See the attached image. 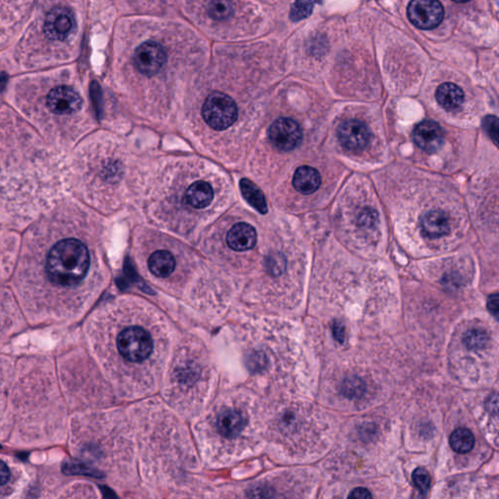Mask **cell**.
I'll return each mask as SVG.
<instances>
[{"label":"cell","instance_id":"28","mask_svg":"<svg viewBox=\"0 0 499 499\" xmlns=\"http://www.w3.org/2000/svg\"><path fill=\"white\" fill-rule=\"evenodd\" d=\"M269 269L270 274L275 275V276H278V275L281 274L282 272L284 271V261H283L281 258L270 259Z\"/></svg>","mask_w":499,"mask_h":499},{"label":"cell","instance_id":"12","mask_svg":"<svg viewBox=\"0 0 499 499\" xmlns=\"http://www.w3.org/2000/svg\"><path fill=\"white\" fill-rule=\"evenodd\" d=\"M413 141L426 153H436L443 145L444 132L438 123L432 120L423 121L413 131Z\"/></svg>","mask_w":499,"mask_h":499},{"label":"cell","instance_id":"18","mask_svg":"<svg viewBox=\"0 0 499 499\" xmlns=\"http://www.w3.org/2000/svg\"><path fill=\"white\" fill-rule=\"evenodd\" d=\"M436 100L445 110H454L464 102V93L457 85L444 83L437 89Z\"/></svg>","mask_w":499,"mask_h":499},{"label":"cell","instance_id":"30","mask_svg":"<svg viewBox=\"0 0 499 499\" xmlns=\"http://www.w3.org/2000/svg\"><path fill=\"white\" fill-rule=\"evenodd\" d=\"M348 498L370 499L372 498V493H370V491L367 490V488H357L351 491V493L348 495Z\"/></svg>","mask_w":499,"mask_h":499},{"label":"cell","instance_id":"1","mask_svg":"<svg viewBox=\"0 0 499 499\" xmlns=\"http://www.w3.org/2000/svg\"><path fill=\"white\" fill-rule=\"evenodd\" d=\"M211 47L210 40L181 15L126 16L117 30V71L130 87L194 82Z\"/></svg>","mask_w":499,"mask_h":499},{"label":"cell","instance_id":"15","mask_svg":"<svg viewBox=\"0 0 499 499\" xmlns=\"http://www.w3.org/2000/svg\"><path fill=\"white\" fill-rule=\"evenodd\" d=\"M213 187L209 182H194L185 190L184 203L192 209H205L213 202Z\"/></svg>","mask_w":499,"mask_h":499},{"label":"cell","instance_id":"24","mask_svg":"<svg viewBox=\"0 0 499 499\" xmlns=\"http://www.w3.org/2000/svg\"><path fill=\"white\" fill-rule=\"evenodd\" d=\"M488 342V334L480 329L467 331L463 336V344L470 351H481L487 346Z\"/></svg>","mask_w":499,"mask_h":499},{"label":"cell","instance_id":"5","mask_svg":"<svg viewBox=\"0 0 499 499\" xmlns=\"http://www.w3.org/2000/svg\"><path fill=\"white\" fill-rule=\"evenodd\" d=\"M117 348L121 356L127 361L143 362L153 353V339L143 329L130 327L121 331L118 336Z\"/></svg>","mask_w":499,"mask_h":499},{"label":"cell","instance_id":"32","mask_svg":"<svg viewBox=\"0 0 499 499\" xmlns=\"http://www.w3.org/2000/svg\"><path fill=\"white\" fill-rule=\"evenodd\" d=\"M487 407L488 411H491L493 415H498V395L495 394L493 397H490L487 402Z\"/></svg>","mask_w":499,"mask_h":499},{"label":"cell","instance_id":"9","mask_svg":"<svg viewBox=\"0 0 499 499\" xmlns=\"http://www.w3.org/2000/svg\"><path fill=\"white\" fill-rule=\"evenodd\" d=\"M76 28V17L71 9L56 7L48 13L45 22V33L49 40H65Z\"/></svg>","mask_w":499,"mask_h":499},{"label":"cell","instance_id":"25","mask_svg":"<svg viewBox=\"0 0 499 499\" xmlns=\"http://www.w3.org/2000/svg\"><path fill=\"white\" fill-rule=\"evenodd\" d=\"M413 480L415 486L423 495H427L430 488L431 478L428 471L424 468H416L413 473Z\"/></svg>","mask_w":499,"mask_h":499},{"label":"cell","instance_id":"29","mask_svg":"<svg viewBox=\"0 0 499 499\" xmlns=\"http://www.w3.org/2000/svg\"><path fill=\"white\" fill-rule=\"evenodd\" d=\"M499 297L498 294L491 295L488 300V308L491 315L498 318V315Z\"/></svg>","mask_w":499,"mask_h":499},{"label":"cell","instance_id":"31","mask_svg":"<svg viewBox=\"0 0 499 499\" xmlns=\"http://www.w3.org/2000/svg\"><path fill=\"white\" fill-rule=\"evenodd\" d=\"M10 478V470L6 463L0 460V486H4L8 482Z\"/></svg>","mask_w":499,"mask_h":499},{"label":"cell","instance_id":"17","mask_svg":"<svg viewBox=\"0 0 499 499\" xmlns=\"http://www.w3.org/2000/svg\"><path fill=\"white\" fill-rule=\"evenodd\" d=\"M321 184L320 174L317 170L310 166L300 167L295 171L293 184L300 194L308 195L319 189Z\"/></svg>","mask_w":499,"mask_h":499},{"label":"cell","instance_id":"3","mask_svg":"<svg viewBox=\"0 0 499 499\" xmlns=\"http://www.w3.org/2000/svg\"><path fill=\"white\" fill-rule=\"evenodd\" d=\"M88 249L77 239L57 243L48 254L46 269L51 281L64 287L78 284L88 272Z\"/></svg>","mask_w":499,"mask_h":499},{"label":"cell","instance_id":"7","mask_svg":"<svg viewBox=\"0 0 499 499\" xmlns=\"http://www.w3.org/2000/svg\"><path fill=\"white\" fill-rule=\"evenodd\" d=\"M179 0H119L126 16H177Z\"/></svg>","mask_w":499,"mask_h":499},{"label":"cell","instance_id":"4","mask_svg":"<svg viewBox=\"0 0 499 499\" xmlns=\"http://www.w3.org/2000/svg\"><path fill=\"white\" fill-rule=\"evenodd\" d=\"M208 89L209 92L203 100L201 107L203 119L213 129H228L237 120V102L218 90L211 87H208Z\"/></svg>","mask_w":499,"mask_h":499},{"label":"cell","instance_id":"19","mask_svg":"<svg viewBox=\"0 0 499 499\" xmlns=\"http://www.w3.org/2000/svg\"><path fill=\"white\" fill-rule=\"evenodd\" d=\"M148 267L151 274L156 277L166 278L173 274L176 267V259L173 254L166 250L154 252L148 259Z\"/></svg>","mask_w":499,"mask_h":499},{"label":"cell","instance_id":"20","mask_svg":"<svg viewBox=\"0 0 499 499\" xmlns=\"http://www.w3.org/2000/svg\"><path fill=\"white\" fill-rule=\"evenodd\" d=\"M240 189L242 195L252 207L264 215L267 213L266 198L256 184L249 180L243 179L240 181Z\"/></svg>","mask_w":499,"mask_h":499},{"label":"cell","instance_id":"13","mask_svg":"<svg viewBox=\"0 0 499 499\" xmlns=\"http://www.w3.org/2000/svg\"><path fill=\"white\" fill-rule=\"evenodd\" d=\"M421 230L426 237H444L451 233V218L444 210L428 211L421 218Z\"/></svg>","mask_w":499,"mask_h":499},{"label":"cell","instance_id":"26","mask_svg":"<svg viewBox=\"0 0 499 499\" xmlns=\"http://www.w3.org/2000/svg\"><path fill=\"white\" fill-rule=\"evenodd\" d=\"M483 128H485V130L487 131V133L488 134V136L491 139H493V141H495V145H498V117H493V115H490V117H487L485 118V120H483Z\"/></svg>","mask_w":499,"mask_h":499},{"label":"cell","instance_id":"27","mask_svg":"<svg viewBox=\"0 0 499 499\" xmlns=\"http://www.w3.org/2000/svg\"><path fill=\"white\" fill-rule=\"evenodd\" d=\"M333 334L334 339L339 342L344 344L346 341V326L341 321H334L333 324Z\"/></svg>","mask_w":499,"mask_h":499},{"label":"cell","instance_id":"10","mask_svg":"<svg viewBox=\"0 0 499 499\" xmlns=\"http://www.w3.org/2000/svg\"><path fill=\"white\" fill-rule=\"evenodd\" d=\"M82 98L69 86H59L51 90L47 96V107L56 115H71L81 110Z\"/></svg>","mask_w":499,"mask_h":499},{"label":"cell","instance_id":"2","mask_svg":"<svg viewBox=\"0 0 499 499\" xmlns=\"http://www.w3.org/2000/svg\"><path fill=\"white\" fill-rule=\"evenodd\" d=\"M177 10L207 40L216 43L248 42L269 28L264 0H179Z\"/></svg>","mask_w":499,"mask_h":499},{"label":"cell","instance_id":"22","mask_svg":"<svg viewBox=\"0 0 499 499\" xmlns=\"http://www.w3.org/2000/svg\"><path fill=\"white\" fill-rule=\"evenodd\" d=\"M355 221H356V225L359 230L370 233L377 230L380 223L379 215L375 212V210L370 207L361 208L357 213Z\"/></svg>","mask_w":499,"mask_h":499},{"label":"cell","instance_id":"16","mask_svg":"<svg viewBox=\"0 0 499 499\" xmlns=\"http://www.w3.org/2000/svg\"><path fill=\"white\" fill-rule=\"evenodd\" d=\"M245 425L246 421L243 415L233 409L223 411L216 421L218 433L228 439L238 437L245 428Z\"/></svg>","mask_w":499,"mask_h":499},{"label":"cell","instance_id":"14","mask_svg":"<svg viewBox=\"0 0 499 499\" xmlns=\"http://www.w3.org/2000/svg\"><path fill=\"white\" fill-rule=\"evenodd\" d=\"M226 242H228V245L233 251H248V250L253 249L254 245H256V230L247 223H236L228 231Z\"/></svg>","mask_w":499,"mask_h":499},{"label":"cell","instance_id":"33","mask_svg":"<svg viewBox=\"0 0 499 499\" xmlns=\"http://www.w3.org/2000/svg\"><path fill=\"white\" fill-rule=\"evenodd\" d=\"M455 2H460V4H464V2L469 1V0H454Z\"/></svg>","mask_w":499,"mask_h":499},{"label":"cell","instance_id":"23","mask_svg":"<svg viewBox=\"0 0 499 499\" xmlns=\"http://www.w3.org/2000/svg\"><path fill=\"white\" fill-rule=\"evenodd\" d=\"M341 393L348 399H360L366 393V384L360 377H349L342 382Z\"/></svg>","mask_w":499,"mask_h":499},{"label":"cell","instance_id":"6","mask_svg":"<svg viewBox=\"0 0 499 499\" xmlns=\"http://www.w3.org/2000/svg\"><path fill=\"white\" fill-rule=\"evenodd\" d=\"M444 15V7L439 0H411L408 6L409 20L421 30H429L438 27Z\"/></svg>","mask_w":499,"mask_h":499},{"label":"cell","instance_id":"21","mask_svg":"<svg viewBox=\"0 0 499 499\" xmlns=\"http://www.w3.org/2000/svg\"><path fill=\"white\" fill-rule=\"evenodd\" d=\"M450 444L454 452H459V454H466L474 447V435L466 428L457 429L451 435Z\"/></svg>","mask_w":499,"mask_h":499},{"label":"cell","instance_id":"11","mask_svg":"<svg viewBox=\"0 0 499 499\" xmlns=\"http://www.w3.org/2000/svg\"><path fill=\"white\" fill-rule=\"evenodd\" d=\"M339 140L349 151H359L366 148L370 139L367 125L362 121L349 119L342 122L338 130Z\"/></svg>","mask_w":499,"mask_h":499},{"label":"cell","instance_id":"8","mask_svg":"<svg viewBox=\"0 0 499 499\" xmlns=\"http://www.w3.org/2000/svg\"><path fill=\"white\" fill-rule=\"evenodd\" d=\"M269 139L272 145L279 151H293L302 141V128L294 119L279 118L270 126Z\"/></svg>","mask_w":499,"mask_h":499}]
</instances>
